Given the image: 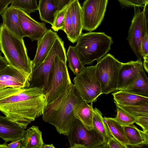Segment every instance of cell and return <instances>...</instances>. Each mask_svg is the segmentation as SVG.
<instances>
[{
    "label": "cell",
    "mask_w": 148,
    "mask_h": 148,
    "mask_svg": "<svg viewBox=\"0 0 148 148\" xmlns=\"http://www.w3.org/2000/svg\"><path fill=\"white\" fill-rule=\"evenodd\" d=\"M7 87H9L3 84L0 83V89L3 88Z\"/></svg>",
    "instance_id": "cell-44"
},
{
    "label": "cell",
    "mask_w": 148,
    "mask_h": 148,
    "mask_svg": "<svg viewBox=\"0 0 148 148\" xmlns=\"http://www.w3.org/2000/svg\"><path fill=\"white\" fill-rule=\"evenodd\" d=\"M93 125L94 128L102 137L106 146L109 140L113 137L104 121L101 112L96 108L94 109Z\"/></svg>",
    "instance_id": "cell-26"
},
{
    "label": "cell",
    "mask_w": 148,
    "mask_h": 148,
    "mask_svg": "<svg viewBox=\"0 0 148 148\" xmlns=\"http://www.w3.org/2000/svg\"><path fill=\"white\" fill-rule=\"evenodd\" d=\"M66 63L58 55L55 58L44 94L46 104L56 99L67 90L71 83Z\"/></svg>",
    "instance_id": "cell-5"
},
{
    "label": "cell",
    "mask_w": 148,
    "mask_h": 148,
    "mask_svg": "<svg viewBox=\"0 0 148 148\" xmlns=\"http://www.w3.org/2000/svg\"><path fill=\"white\" fill-rule=\"evenodd\" d=\"M106 147L110 148H127L128 147L113 137L108 141Z\"/></svg>",
    "instance_id": "cell-35"
},
{
    "label": "cell",
    "mask_w": 148,
    "mask_h": 148,
    "mask_svg": "<svg viewBox=\"0 0 148 148\" xmlns=\"http://www.w3.org/2000/svg\"><path fill=\"white\" fill-rule=\"evenodd\" d=\"M66 56L69 68L75 75H77L81 71L84 66L80 62L74 47L69 46Z\"/></svg>",
    "instance_id": "cell-27"
},
{
    "label": "cell",
    "mask_w": 148,
    "mask_h": 148,
    "mask_svg": "<svg viewBox=\"0 0 148 148\" xmlns=\"http://www.w3.org/2000/svg\"><path fill=\"white\" fill-rule=\"evenodd\" d=\"M108 0H85L81 7L83 29L95 30L102 21Z\"/></svg>",
    "instance_id": "cell-10"
},
{
    "label": "cell",
    "mask_w": 148,
    "mask_h": 148,
    "mask_svg": "<svg viewBox=\"0 0 148 148\" xmlns=\"http://www.w3.org/2000/svg\"><path fill=\"white\" fill-rule=\"evenodd\" d=\"M143 63H142V66L143 68L145 70L146 72L148 73V56L144 57L143 58Z\"/></svg>",
    "instance_id": "cell-41"
},
{
    "label": "cell",
    "mask_w": 148,
    "mask_h": 148,
    "mask_svg": "<svg viewBox=\"0 0 148 148\" xmlns=\"http://www.w3.org/2000/svg\"><path fill=\"white\" fill-rule=\"evenodd\" d=\"M117 114L114 119L122 126H128L135 123L136 118L122 109L116 107Z\"/></svg>",
    "instance_id": "cell-30"
},
{
    "label": "cell",
    "mask_w": 148,
    "mask_h": 148,
    "mask_svg": "<svg viewBox=\"0 0 148 148\" xmlns=\"http://www.w3.org/2000/svg\"><path fill=\"white\" fill-rule=\"evenodd\" d=\"M141 59L122 63L119 70L117 80V91L119 90L133 82L143 69Z\"/></svg>",
    "instance_id": "cell-13"
},
{
    "label": "cell",
    "mask_w": 148,
    "mask_h": 148,
    "mask_svg": "<svg viewBox=\"0 0 148 148\" xmlns=\"http://www.w3.org/2000/svg\"><path fill=\"white\" fill-rule=\"evenodd\" d=\"M71 148L106 147L104 140L94 128L87 130L76 119L67 135Z\"/></svg>",
    "instance_id": "cell-8"
},
{
    "label": "cell",
    "mask_w": 148,
    "mask_h": 148,
    "mask_svg": "<svg viewBox=\"0 0 148 148\" xmlns=\"http://www.w3.org/2000/svg\"><path fill=\"white\" fill-rule=\"evenodd\" d=\"M11 6L28 14L38 10L37 0H11Z\"/></svg>",
    "instance_id": "cell-28"
},
{
    "label": "cell",
    "mask_w": 148,
    "mask_h": 148,
    "mask_svg": "<svg viewBox=\"0 0 148 148\" xmlns=\"http://www.w3.org/2000/svg\"><path fill=\"white\" fill-rule=\"evenodd\" d=\"M148 2H146L144 6L143 12L147 25H148Z\"/></svg>",
    "instance_id": "cell-39"
},
{
    "label": "cell",
    "mask_w": 148,
    "mask_h": 148,
    "mask_svg": "<svg viewBox=\"0 0 148 148\" xmlns=\"http://www.w3.org/2000/svg\"><path fill=\"white\" fill-rule=\"evenodd\" d=\"M29 81L25 73L10 64L0 70V83L9 87L28 88Z\"/></svg>",
    "instance_id": "cell-14"
},
{
    "label": "cell",
    "mask_w": 148,
    "mask_h": 148,
    "mask_svg": "<svg viewBox=\"0 0 148 148\" xmlns=\"http://www.w3.org/2000/svg\"><path fill=\"white\" fill-rule=\"evenodd\" d=\"M25 131L6 116L0 115V137L5 142L23 138Z\"/></svg>",
    "instance_id": "cell-16"
},
{
    "label": "cell",
    "mask_w": 148,
    "mask_h": 148,
    "mask_svg": "<svg viewBox=\"0 0 148 148\" xmlns=\"http://www.w3.org/2000/svg\"><path fill=\"white\" fill-rule=\"evenodd\" d=\"M19 21L24 37H27L32 41L39 40L47 31L45 23L35 21L24 11L18 10Z\"/></svg>",
    "instance_id": "cell-12"
},
{
    "label": "cell",
    "mask_w": 148,
    "mask_h": 148,
    "mask_svg": "<svg viewBox=\"0 0 148 148\" xmlns=\"http://www.w3.org/2000/svg\"><path fill=\"white\" fill-rule=\"evenodd\" d=\"M9 148V144H7L6 142L3 144H0V148Z\"/></svg>",
    "instance_id": "cell-43"
},
{
    "label": "cell",
    "mask_w": 148,
    "mask_h": 148,
    "mask_svg": "<svg viewBox=\"0 0 148 148\" xmlns=\"http://www.w3.org/2000/svg\"><path fill=\"white\" fill-rule=\"evenodd\" d=\"M122 62L108 53L97 61L96 74L100 84L102 94L117 91L119 72Z\"/></svg>",
    "instance_id": "cell-7"
},
{
    "label": "cell",
    "mask_w": 148,
    "mask_h": 148,
    "mask_svg": "<svg viewBox=\"0 0 148 148\" xmlns=\"http://www.w3.org/2000/svg\"><path fill=\"white\" fill-rule=\"evenodd\" d=\"M75 0H55V3L58 11L62 9L65 6L71 3Z\"/></svg>",
    "instance_id": "cell-37"
},
{
    "label": "cell",
    "mask_w": 148,
    "mask_h": 148,
    "mask_svg": "<svg viewBox=\"0 0 148 148\" xmlns=\"http://www.w3.org/2000/svg\"><path fill=\"white\" fill-rule=\"evenodd\" d=\"M148 27L143 12L139 9L135 10L127 39L138 59L143 58L141 51V44L143 37L148 34Z\"/></svg>",
    "instance_id": "cell-11"
},
{
    "label": "cell",
    "mask_w": 148,
    "mask_h": 148,
    "mask_svg": "<svg viewBox=\"0 0 148 148\" xmlns=\"http://www.w3.org/2000/svg\"><path fill=\"white\" fill-rule=\"evenodd\" d=\"M0 53V70L2 69L9 64L4 57H3Z\"/></svg>",
    "instance_id": "cell-40"
},
{
    "label": "cell",
    "mask_w": 148,
    "mask_h": 148,
    "mask_svg": "<svg viewBox=\"0 0 148 148\" xmlns=\"http://www.w3.org/2000/svg\"><path fill=\"white\" fill-rule=\"evenodd\" d=\"M44 144L42 132L32 126L26 130L21 148H42Z\"/></svg>",
    "instance_id": "cell-22"
},
{
    "label": "cell",
    "mask_w": 148,
    "mask_h": 148,
    "mask_svg": "<svg viewBox=\"0 0 148 148\" xmlns=\"http://www.w3.org/2000/svg\"><path fill=\"white\" fill-rule=\"evenodd\" d=\"M57 55L67 61L64 42L58 36L44 61L37 68L32 71L29 87L42 88L44 94L47 87L49 75L55 58Z\"/></svg>",
    "instance_id": "cell-6"
},
{
    "label": "cell",
    "mask_w": 148,
    "mask_h": 148,
    "mask_svg": "<svg viewBox=\"0 0 148 148\" xmlns=\"http://www.w3.org/2000/svg\"><path fill=\"white\" fill-rule=\"evenodd\" d=\"M84 101L72 83L68 88L53 102L46 104L42 119L53 125L60 134L67 136L76 119L73 113L75 106Z\"/></svg>",
    "instance_id": "cell-2"
},
{
    "label": "cell",
    "mask_w": 148,
    "mask_h": 148,
    "mask_svg": "<svg viewBox=\"0 0 148 148\" xmlns=\"http://www.w3.org/2000/svg\"><path fill=\"white\" fill-rule=\"evenodd\" d=\"M129 146L139 147L148 145V133L139 130L133 124L128 126H123Z\"/></svg>",
    "instance_id": "cell-21"
},
{
    "label": "cell",
    "mask_w": 148,
    "mask_h": 148,
    "mask_svg": "<svg viewBox=\"0 0 148 148\" xmlns=\"http://www.w3.org/2000/svg\"><path fill=\"white\" fill-rule=\"evenodd\" d=\"M57 33L48 29L38 41L35 56L32 60V71L40 65L47 56L58 37Z\"/></svg>",
    "instance_id": "cell-15"
},
{
    "label": "cell",
    "mask_w": 148,
    "mask_h": 148,
    "mask_svg": "<svg viewBox=\"0 0 148 148\" xmlns=\"http://www.w3.org/2000/svg\"><path fill=\"white\" fill-rule=\"evenodd\" d=\"M93 103L89 105L83 101L75 107L73 113L76 119L79 120L88 130L93 129V119L94 109Z\"/></svg>",
    "instance_id": "cell-20"
},
{
    "label": "cell",
    "mask_w": 148,
    "mask_h": 148,
    "mask_svg": "<svg viewBox=\"0 0 148 148\" xmlns=\"http://www.w3.org/2000/svg\"><path fill=\"white\" fill-rule=\"evenodd\" d=\"M123 5L134 7H144L148 0H118Z\"/></svg>",
    "instance_id": "cell-34"
},
{
    "label": "cell",
    "mask_w": 148,
    "mask_h": 148,
    "mask_svg": "<svg viewBox=\"0 0 148 148\" xmlns=\"http://www.w3.org/2000/svg\"><path fill=\"white\" fill-rule=\"evenodd\" d=\"M115 104L116 107L122 109L135 117L141 115H148V103L129 106Z\"/></svg>",
    "instance_id": "cell-29"
},
{
    "label": "cell",
    "mask_w": 148,
    "mask_h": 148,
    "mask_svg": "<svg viewBox=\"0 0 148 148\" xmlns=\"http://www.w3.org/2000/svg\"><path fill=\"white\" fill-rule=\"evenodd\" d=\"M18 10L11 6L7 7L1 14L2 24L10 32L21 39L24 37L20 25Z\"/></svg>",
    "instance_id": "cell-19"
},
{
    "label": "cell",
    "mask_w": 148,
    "mask_h": 148,
    "mask_svg": "<svg viewBox=\"0 0 148 148\" xmlns=\"http://www.w3.org/2000/svg\"><path fill=\"white\" fill-rule=\"evenodd\" d=\"M46 104L42 88L7 87L0 89V111L25 129L42 115Z\"/></svg>",
    "instance_id": "cell-1"
},
{
    "label": "cell",
    "mask_w": 148,
    "mask_h": 148,
    "mask_svg": "<svg viewBox=\"0 0 148 148\" xmlns=\"http://www.w3.org/2000/svg\"><path fill=\"white\" fill-rule=\"evenodd\" d=\"M71 3L65 6L61 10L58 11L56 13L53 23L51 27V28L55 31L58 32L60 30H63L66 12Z\"/></svg>",
    "instance_id": "cell-31"
},
{
    "label": "cell",
    "mask_w": 148,
    "mask_h": 148,
    "mask_svg": "<svg viewBox=\"0 0 148 148\" xmlns=\"http://www.w3.org/2000/svg\"><path fill=\"white\" fill-rule=\"evenodd\" d=\"M38 10L41 20L52 25L58 11L55 0H39Z\"/></svg>",
    "instance_id": "cell-23"
},
{
    "label": "cell",
    "mask_w": 148,
    "mask_h": 148,
    "mask_svg": "<svg viewBox=\"0 0 148 148\" xmlns=\"http://www.w3.org/2000/svg\"><path fill=\"white\" fill-rule=\"evenodd\" d=\"M55 148V147L53 146V145L51 144H44L42 146V148Z\"/></svg>",
    "instance_id": "cell-42"
},
{
    "label": "cell",
    "mask_w": 148,
    "mask_h": 148,
    "mask_svg": "<svg viewBox=\"0 0 148 148\" xmlns=\"http://www.w3.org/2000/svg\"><path fill=\"white\" fill-rule=\"evenodd\" d=\"M135 123L140 126L143 131L148 133V115H143L135 117Z\"/></svg>",
    "instance_id": "cell-33"
},
{
    "label": "cell",
    "mask_w": 148,
    "mask_h": 148,
    "mask_svg": "<svg viewBox=\"0 0 148 148\" xmlns=\"http://www.w3.org/2000/svg\"><path fill=\"white\" fill-rule=\"evenodd\" d=\"M11 0H0V15H1L11 3Z\"/></svg>",
    "instance_id": "cell-38"
},
{
    "label": "cell",
    "mask_w": 148,
    "mask_h": 148,
    "mask_svg": "<svg viewBox=\"0 0 148 148\" xmlns=\"http://www.w3.org/2000/svg\"><path fill=\"white\" fill-rule=\"evenodd\" d=\"M103 118L112 136L122 144L128 147V140L123 126L116 121L114 118L104 117Z\"/></svg>",
    "instance_id": "cell-25"
},
{
    "label": "cell",
    "mask_w": 148,
    "mask_h": 148,
    "mask_svg": "<svg viewBox=\"0 0 148 148\" xmlns=\"http://www.w3.org/2000/svg\"><path fill=\"white\" fill-rule=\"evenodd\" d=\"M112 95L115 103L120 105H135L148 103V97L133 91L119 90Z\"/></svg>",
    "instance_id": "cell-17"
},
{
    "label": "cell",
    "mask_w": 148,
    "mask_h": 148,
    "mask_svg": "<svg viewBox=\"0 0 148 148\" xmlns=\"http://www.w3.org/2000/svg\"><path fill=\"white\" fill-rule=\"evenodd\" d=\"M74 47L82 64H91L105 56L113 43L112 37L104 32L82 33Z\"/></svg>",
    "instance_id": "cell-4"
},
{
    "label": "cell",
    "mask_w": 148,
    "mask_h": 148,
    "mask_svg": "<svg viewBox=\"0 0 148 148\" xmlns=\"http://www.w3.org/2000/svg\"><path fill=\"white\" fill-rule=\"evenodd\" d=\"M121 90L133 91L148 97V79L143 68L133 82Z\"/></svg>",
    "instance_id": "cell-24"
},
{
    "label": "cell",
    "mask_w": 148,
    "mask_h": 148,
    "mask_svg": "<svg viewBox=\"0 0 148 148\" xmlns=\"http://www.w3.org/2000/svg\"><path fill=\"white\" fill-rule=\"evenodd\" d=\"M72 30L70 41L74 43L82 33L83 29L81 6L78 0H75L69 6Z\"/></svg>",
    "instance_id": "cell-18"
},
{
    "label": "cell",
    "mask_w": 148,
    "mask_h": 148,
    "mask_svg": "<svg viewBox=\"0 0 148 148\" xmlns=\"http://www.w3.org/2000/svg\"><path fill=\"white\" fill-rule=\"evenodd\" d=\"M96 65L85 67L74 77V85L87 103L96 101L102 94L100 84L96 74Z\"/></svg>",
    "instance_id": "cell-9"
},
{
    "label": "cell",
    "mask_w": 148,
    "mask_h": 148,
    "mask_svg": "<svg viewBox=\"0 0 148 148\" xmlns=\"http://www.w3.org/2000/svg\"><path fill=\"white\" fill-rule=\"evenodd\" d=\"M70 6V5H69ZM69 6L68 8L65 16L63 31L66 34L69 40H70L72 30V24Z\"/></svg>",
    "instance_id": "cell-32"
},
{
    "label": "cell",
    "mask_w": 148,
    "mask_h": 148,
    "mask_svg": "<svg viewBox=\"0 0 148 148\" xmlns=\"http://www.w3.org/2000/svg\"><path fill=\"white\" fill-rule=\"evenodd\" d=\"M0 50L9 64L25 73L29 80L32 60L28 56L23 39L14 35L2 23L0 25Z\"/></svg>",
    "instance_id": "cell-3"
},
{
    "label": "cell",
    "mask_w": 148,
    "mask_h": 148,
    "mask_svg": "<svg viewBox=\"0 0 148 148\" xmlns=\"http://www.w3.org/2000/svg\"><path fill=\"white\" fill-rule=\"evenodd\" d=\"M141 51L143 58L148 56V34L143 38L141 44Z\"/></svg>",
    "instance_id": "cell-36"
}]
</instances>
